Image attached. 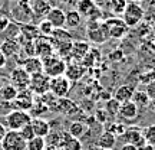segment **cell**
<instances>
[{
  "label": "cell",
  "mask_w": 155,
  "mask_h": 150,
  "mask_svg": "<svg viewBox=\"0 0 155 150\" xmlns=\"http://www.w3.org/2000/svg\"><path fill=\"white\" fill-rule=\"evenodd\" d=\"M85 29H86V36H88L89 42L95 45H102L109 39L108 28H106L105 22L102 20H88Z\"/></svg>",
  "instance_id": "1"
},
{
  "label": "cell",
  "mask_w": 155,
  "mask_h": 150,
  "mask_svg": "<svg viewBox=\"0 0 155 150\" xmlns=\"http://www.w3.org/2000/svg\"><path fill=\"white\" fill-rule=\"evenodd\" d=\"M42 64H43V74H46L49 78H56L61 77V75H65L66 62H65V59L59 58L55 54L42 59Z\"/></svg>",
  "instance_id": "2"
},
{
  "label": "cell",
  "mask_w": 155,
  "mask_h": 150,
  "mask_svg": "<svg viewBox=\"0 0 155 150\" xmlns=\"http://www.w3.org/2000/svg\"><path fill=\"white\" fill-rule=\"evenodd\" d=\"M12 15L15 22L19 25H25V23H32L35 19V13L32 10V6L29 0H19L16 2L15 7L12 9Z\"/></svg>",
  "instance_id": "3"
},
{
  "label": "cell",
  "mask_w": 155,
  "mask_h": 150,
  "mask_svg": "<svg viewBox=\"0 0 155 150\" xmlns=\"http://www.w3.org/2000/svg\"><path fill=\"white\" fill-rule=\"evenodd\" d=\"M32 121V116L29 111H22V110H10L6 114V126L9 130H15V131H20L26 124H30Z\"/></svg>",
  "instance_id": "4"
},
{
  "label": "cell",
  "mask_w": 155,
  "mask_h": 150,
  "mask_svg": "<svg viewBox=\"0 0 155 150\" xmlns=\"http://www.w3.org/2000/svg\"><path fill=\"white\" fill-rule=\"evenodd\" d=\"M144 17V9L137 2H129L122 13V20L125 22L128 28L137 26Z\"/></svg>",
  "instance_id": "5"
},
{
  "label": "cell",
  "mask_w": 155,
  "mask_h": 150,
  "mask_svg": "<svg viewBox=\"0 0 155 150\" xmlns=\"http://www.w3.org/2000/svg\"><path fill=\"white\" fill-rule=\"evenodd\" d=\"M26 140L22 137V134L15 130H7L6 136L0 141L2 150H26Z\"/></svg>",
  "instance_id": "6"
},
{
  "label": "cell",
  "mask_w": 155,
  "mask_h": 150,
  "mask_svg": "<svg viewBox=\"0 0 155 150\" xmlns=\"http://www.w3.org/2000/svg\"><path fill=\"white\" fill-rule=\"evenodd\" d=\"M76 10L82 17H86L88 20H101L102 10L99 6H96L92 0H78Z\"/></svg>",
  "instance_id": "7"
},
{
  "label": "cell",
  "mask_w": 155,
  "mask_h": 150,
  "mask_svg": "<svg viewBox=\"0 0 155 150\" xmlns=\"http://www.w3.org/2000/svg\"><path fill=\"white\" fill-rule=\"evenodd\" d=\"M50 78L43 72L33 74L30 75V82H29V89L36 95H43L49 92Z\"/></svg>",
  "instance_id": "8"
},
{
  "label": "cell",
  "mask_w": 155,
  "mask_h": 150,
  "mask_svg": "<svg viewBox=\"0 0 155 150\" xmlns=\"http://www.w3.org/2000/svg\"><path fill=\"white\" fill-rule=\"evenodd\" d=\"M49 91L55 95V97H58V98L68 97V94L71 92V81H69L65 75H61V77H56V78H50Z\"/></svg>",
  "instance_id": "9"
},
{
  "label": "cell",
  "mask_w": 155,
  "mask_h": 150,
  "mask_svg": "<svg viewBox=\"0 0 155 150\" xmlns=\"http://www.w3.org/2000/svg\"><path fill=\"white\" fill-rule=\"evenodd\" d=\"M33 45H35V56H38L40 59H45V58L55 54V46L52 44L50 38H48V36H42V35L38 36L33 40Z\"/></svg>",
  "instance_id": "10"
},
{
  "label": "cell",
  "mask_w": 155,
  "mask_h": 150,
  "mask_svg": "<svg viewBox=\"0 0 155 150\" xmlns=\"http://www.w3.org/2000/svg\"><path fill=\"white\" fill-rule=\"evenodd\" d=\"M108 28V33L109 38L112 39H121L128 33V26L125 25V22L122 20L121 17H111V19H106L104 20Z\"/></svg>",
  "instance_id": "11"
},
{
  "label": "cell",
  "mask_w": 155,
  "mask_h": 150,
  "mask_svg": "<svg viewBox=\"0 0 155 150\" xmlns=\"http://www.w3.org/2000/svg\"><path fill=\"white\" fill-rule=\"evenodd\" d=\"M33 101H35V97H33V92L30 91L29 88L26 89H20L17 92L16 98L12 101V107L15 110H22V111H29L32 106H33Z\"/></svg>",
  "instance_id": "12"
},
{
  "label": "cell",
  "mask_w": 155,
  "mask_h": 150,
  "mask_svg": "<svg viewBox=\"0 0 155 150\" xmlns=\"http://www.w3.org/2000/svg\"><path fill=\"white\" fill-rule=\"evenodd\" d=\"M125 143H129V145H134L138 150H142L144 146L147 145V141L144 139V134L139 130L138 127H129L127 128L122 136H119Z\"/></svg>",
  "instance_id": "13"
},
{
  "label": "cell",
  "mask_w": 155,
  "mask_h": 150,
  "mask_svg": "<svg viewBox=\"0 0 155 150\" xmlns=\"http://www.w3.org/2000/svg\"><path fill=\"white\" fill-rule=\"evenodd\" d=\"M29 82H30V75H29L20 65H17L12 69L10 72V84L15 85L19 91L20 89L29 88Z\"/></svg>",
  "instance_id": "14"
},
{
  "label": "cell",
  "mask_w": 155,
  "mask_h": 150,
  "mask_svg": "<svg viewBox=\"0 0 155 150\" xmlns=\"http://www.w3.org/2000/svg\"><path fill=\"white\" fill-rule=\"evenodd\" d=\"M86 69L88 68L83 65L81 61H71V64H66V69H65V77L69 79V81H73L76 82L86 74Z\"/></svg>",
  "instance_id": "15"
},
{
  "label": "cell",
  "mask_w": 155,
  "mask_h": 150,
  "mask_svg": "<svg viewBox=\"0 0 155 150\" xmlns=\"http://www.w3.org/2000/svg\"><path fill=\"white\" fill-rule=\"evenodd\" d=\"M20 67H22L29 75L43 72V64H42V59L38 58V56H26L23 61H20Z\"/></svg>",
  "instance_id": "16"
},
{
  "label": "cell",
  "mask_w": 155,
  "mask_h": 150,
  "mask_svg": "<svg viewBox=\"0 0 155 150\" xmlns=\"http://www.w3.org/2000/svg\"><path fill=\"white\" fill-rule=\"evenodd\" d=\"M56 111L65 116H75L79 111V107L75 101L69 100L68 97H63V98H58L56 101Z\"/></svg>",
  "instance_id": "17"
},
{
  "label": "cell",
  "mask_w": 155,
  "mask_h": 150,
  "mask_svg": "<svg viewBox=\"0 0 155 150\" xmlns=\"http://www.w3.org/2000/svg\"><path fill=\"white\" fill-rule=\"evenodd\" d=\"M45 17L55 29L65 26V10L62 7H50V10L46 13Z\"/></svg>",
  "instance_id": "18"
},
{
  "label": "cell",
  "mask_w": 155,
  "mask_h": 150,
  "mask_svg": "<svg viewBox=\"0 0 155 150\" xmlns=\"http://www.w3.org/2000/svg\"><path fill=\"white\" fill-rule=\"evenodd\" d=\"M59 149L61 150H83V145L81 140L72 137L68 131H62Z\"/></svg>",
  "instance_id": "19"
},
{
  "label": "cell",
  "mask_w": 155,
  "mask_h": 150,
  "mask_svg": "<svg viewBox=\"0 0 155 150\" xmlns=\"http://www.w3.org/2000/svg\"><path fill=\"white\" fill-rule=\"evenodd\" d=\"M32 127H33V131H35V136L36 137H46L48 134L52 131V127H50V123L46 121L45 118L42 117H36V118H32Z\"/></svg>",
  "instance_id": "20"
},
{
  "label": "cell",
  "mask_w": 155,
  "mask_h": 150,
  "mask_svg": "<svg viewBox=\"0 0 155 150\" xmlns=\"http://www.w3.org/2000/svg\"><path fill=\"white\" fill-rule=\"evenodd\" d=\"M118 116L124 118V120H134L138 116V107L134 104V101H127V103H122L119 107V111Z\"/></svg>",
  "instance_id": "21"
},
{
  "label": "cell",
  "mask_w": 155,
  "mask_h": 150,
  "mask_svg": "<svg viewBox=\"0 0 155 150\" xmlns=\"http://www.w3.org/2000/svg\"><path fill=\"white\" fill-rule=\"evenodd\" d=\"M91 46L88 42H83V40H76L72 44V52H71V58L75 61H82L85 55L89 52Z\"/></svg>",
  "instance_id": "22"
},
{
  "label": "cell",
  "mask_w": 155,
  "mask_h": 150,
  "mask_svg": "<svg viewBox=\"0 0 155 150\" xmlns=\"http://www.w3.org/2000/svg\"><path fill=\"white\" fill-rule=\"evenodd\" d=\"M135 92V88L132 85H128V84H124L121 87H118L116 91L114 92V98L119 103H127V101H131L132 100V95Z\"/></svg>",
  "instance_id": "23"
},
{
  "label": "cell",
  "mask_w": 155,
  "mask_h": 150,
  "mask_svg": "<svg viewBox=\"0 0 155 150\" xmlns=\"http://www.w3.org/2000/svg\"><path fill=\"white\" fill-rule=\"evenodd\" d=\"M22 49V45L17 40H3L0 44V51L3 52L6 58H12V56L19 55V52Z\"/></svg>",
  "instance_id": "24"
},
{
  "label": "cell",
  "mask_w": 155,
  "mask_h": 150,
  "mask_svg": "<svg viewBox=\"0 0 155 150\" xmlns=\"http://www.w3.org/2000/svg\"><path fill=\"white\" fill-rule=\"evenodd\" d=\"M116 145V136L111 134L109 131H104L102 134L98 136V140H96V147H101V149H114Z\"/></svg>",
  "instance_id": "25"
},
{
  "label": "cell",
  "mask_w": 155,
  "mask_h": 150,
  "mask_svg": "<svg viewBox=\"0 0 155 150\" xmlns=\"http://www.w3.org/2000/svg\"><path fill=\"white\" fill-rule=\"evenodd\" d=\"M82 23V16L79 15L76 9H71V10L65 12V26L69 29H75L81 26Z\"/></svg>",
  "instance_id": "26"
},
{
  "label": "cell",
  "mask_w": 155,
  "mask_h": 150,
  "mask_svg": "<svg viewBox=\"0 0 155 150\" xmlns=\"http://www.w3.org/2000/svg\"><path fill=\"white\" fill-rule=\"evenodd\" d=\"M2 33H3L5 40H17V39H20V36H22V33H20V25L13 20V22H10L7 25V28Z\"/></svg>",
  "instance_id": "27"
},
{
  "label": "cell",
  "mask_w": 155,
  "mask_h": 150,
  "mask_svg": "<svg viewBox=\"0 0 155 150\" xmlns=\"http://www.w3.org/2000/svg\"><path fill=\"white\" fill-rule=\"evenodd\" d=\"M19 89L12 85V84H6L3 87H0V101L3 103H12V101L16 98Z\"/></svg>",
  "instance_id": "28"
},
{
  "label": "cell",
  "mask_w": 155,
  "mask_h": 150,
  "mask_svg": "<svg viewBox=\"0 0 155 150\" xmlns=\"http://www.w3.org/2000/svg\"><path fill=\"white\" fill-rule=\"evenodd\" d=\"M66 131L71 134L72 137L81 140L85 134L88 133V126L83 124V123H81V121H73L69 124V128H68Z\"/></svg>",
  "instance_id": "29"
},
{
  "label": "cell",
  "mask_w": 155,
  "mask_h": 150,
  "mask_svg": "<svg viewBox=\"0 0 155 150\" xmlns=\"http://www.w3.org/2000/svg\"><path fill=\"white\" fill-rule=\"evenodd\" d=\"M20 33L23 38V40H35V39L40 36L38 30V26H35L32 23H25V25H20Z\"/></svg>",
  "instance_id": "30"
},
{
  "label": "cell",
  "mask_w": 155,
  "mask_h": 150,
  "mask_svg": "<svg viewBox=\"0 0 155 150\" xmlns=\"http://www.w3.org/2000/svg\"><path fill=\"white\" fill-rule=\"evenodd\" d=\"M101 59V52L98 48H91L89 49V52L85 55V58H83L82 64L85 65L86 68H94L95 67V64H98Z\"/></svg>",
  "instance_id": "31"
},
{
  "label": "cell",
  "mask_w": 155,
  "mask_h": 150,
  "mask_svg": "<svg viewBox=\"0 0 155 150\" xmlns=\"http://www.w3.org/2000/svg\"><path fill=\"white\" fill-rule=\"evenodd\" d=\"M30 6H32V10H33L35 16H46V13L52 7L49 0H33V3Z\"/></svg>",
  "instance_id": "32"
},
{
  "label": "cell",
  "mask_w": 155,
  "mask_h": 150,
  "mask_svg": "<svg viewBox=\"0 0 155 150\" xmlns=\"http://www.w3.org/2000/svg\"><path fill=\"white\" fill-rule=\"evenodd\" d=\"M132 101L134 104L138 107V110L139 108H147L150 104V98L145 94V91H135L132 95Z\"/></svg>",
  "instance_id": "33"
},
{
  "label": "cell",
  "mask_w": 155,
  "mask_h": 150,
  "mask_svg": "<svg viewBox=\"0 0 155 150\" xmlns=\"http://www.w3.org/2000/svg\"><path fill=\"white\" fill-rule=\"evenodd\" d=\"M108 5H109V9H111L112 13L116 15V16H119V15L124 13L128 2L127 0H111V2H108Z\"/></svg>",
  "instance_id": "34"
},
{
  "label": "cell",
  "mask_w": 155,
  "mask_h": 150,
  "mask_svg": "<svg viewBox=\"0 0 155 150\" xmlns=\"http://www.w3.org/2000/svg\"><path fill=\"white\" fill-rule=\"evenodd\" d=\"M119 107H121V103L119 101H116L114 97H111L109 100L106 101V104H105V110L106 114L108 116H111V117H115L118 116V111H119Z\"/></svg>",
  "instance_id": "35"
},
{
  "label": "cell",
  "mask_w": 155,
  "mask_h": 150,
  "mask_svg": "<svg viewBox=\"0 0 155 150\" xmlns=\"http://www.w3.org/2000/svg\"><path fill=\"white\" fill-rule=\"evenodd\" d=\"M46 141L43 137H33L26 143V150H45Z\"/></svg>",
  "instance_id": "36"
},
{
  "label": "cell",
  "mask_w": 155,
  "mask_h": 150,
  "mask_svg": "<svg viewBox=\"0 0 155 150\" xmlns=\"http://www.w3.org/2000/svg\"><path fill=\"white\" fill-rule=\"evenodd\" d=\"M53 29L55 28H53V26H52L46 19H43V20L38 25V30H39V33L42 35V36H48V38H49L50 35H52V32H53Z\"/></svg>",
  "instance_id": "37"
},
{
  "label": "cell",
  "mask_w": 155,
  "mask_h": 150,
  "mask_svg": "<svg viewBox=\"0 0 155 150\" xmlns=\"http://www.w3.org/2000/svg\"><path fill=\"white\" fill-rule=\"evenodd\" d=\"M142 134H144V139H145V141H147V145L155 146V124L148 126V127L142 131Z\"/></svg>",
  "instance_id": "38"
},
{
  "label": "cell",
  "mask_w": 155,
  "mask_h": 150,
  "mask_svg": "<svg viewBox=\"0 0 155 150\" xmlns=\"http://www.w3.org/2000/svg\"><path fill=\"white\" fill-rule=\"evenodd\" d=\"M19 133L22 134V137L26 140V141L32 140L33 137H36V136H35V131H33V127H32V124H26V126H25V127H23L22 130L19 131Z\"/></svg>",
  "instance_id": "39"
},
{
  "label": "cell",
  "mask_w": 155,
  "mask_h": 150,
  "mask_svg": "<svg viewBox=\"0 0 155 150\" xmlns=\"http://www.w3.org/2000/svg\"><path fill=\"white\" fill-rule=\"evenodd\" d=\"M106 131H109L111 134H114V136H122L124 134V131L127 130V127L125 126H122V124H111L108 128H105Z\"/></svg>",
  "instance_id": "40"
},
{
  "label": "cell",
  "mask_w": 155,
  "mask_h": 150,
  "mask_svg": "<svg viewBox=\"0 0 155 150\" xmlns=\"http://www.w3.org/2000/svg\"><path fill=\"white\" fill-rule=\"evenodd\" d=\"M145 94L148 95L150 101H155V81L148 82L147 88H145Z\"/></svg>",
  "instance_id": "41"
},
{
  "label": "cell",
  "mask_w": 155,
  "mask_h": 150,
  "mask_svg": "<svg viewBox=\"0 0 155 150\" xmlns=\"http://www.w3.org/2000/svg\"><path fill=\"white\" fill-rule=\"evenodd\" d=\"M96 120L101 123V124H105V121H106V118H108V114H106V111L104 110V108H99V110H96Z\"/></svg>",
  "instance_id": "42"
},
{
  "label": "cell",
  "mask_w": 155,
  "mask_h": 150,
  "mask_svg": "<svg viewBox=\"0 0 155 150\" xmlns=\"http://www.w3.org/2000/svg\"><path fill=\"white\" fill-rule=\"evenodd\" d=\"M9 23H10V20H9L7 17L3 16V15H0V33L7 28V25H9Z\"/></svg>",
  "instance_id": "43"
},
{
  "label": "cell",
  "mask_w": 155,
  "mask_h": 150,
  "mask_svg": "<svg viewBox=\"0 0 155 150\" xmlns=\"http://www.w3.org/2000/svg\"><path fill=\"white\" fill-rule=\"evenodd\" d=\"M6 133H7V128H6V126L3 124V123H0V141L3 140V137L6 136Z\"/></svg>",
  "instance_id": "44"
},
{
  "label": "cell",
  "mask_w": 155,
  "mask_h": 150,
  "mask_svg": "<svg viewBox=\"0 0 155 150\" xmlns=\"http://www.w3.org/2000/svg\"><path fill=\"white\" fill-rule=\"evenodd\" d=\"M6 64H7V58H6V56L3 55V52L0 51V69H2V68H5Z\"/></svg>",
  "instance_id": "45"
},
{
  "label": "cell",
  "mask_w": 155,
  "mask_h": 150,
  "mask_svg": "<svg viewBox=\"0 0 155 150\" xmlns=\"http://www.w3.org/2000/svg\"><path fill=\"white\" fill-rule=\"evenodd\" d=\"M121 56H122V51H115L114 54H111V59L116 61V59H121Z\"/></svg>",
  "instance_id": "46"
},
{
  "label": "cell",
  "mask_w": 155,
  "mask_h": 150,
  "mask_svg": "<svg viewBox=\"0 0 155 150\" xmlns=\"http://www.w3.org/2000/svg\"><path fill=\"white\" fill-rule=\"evenodd\" d=\"M121 150H138L137 147L134 145H129V143H124L122 145V147H121Z\"/></svg>",
  "instance_id": "47"
},
{
  "label": "cell",
  "mask_w": 155,
  "mask_h": 150,
  "mask_svg": "<svg viewBox=\"0 0 155 150\" xmlns=\"http://www.w3.org/2000/svg\"><path fill=\"white\" fill-rule=\"evenodd\" d=\"M92 2H94L96 6H99V7H101V6L106 5V2H108V0H92Z\"/></svg>",
  "instance_id": "48"
},
{
  "label": "cell",
  "mask_w": 155,
  "mask_h": 150,
  "mask_svg": "<svg viewBox=\"0 0 155 150\" xmlns=\"http://www.w3.org/2000/svg\"><path fill=\"white\" fill-rule=\"evenodd\" d=\"M45 150H61L59 147H56V146H50V145H46Z\"/></svg>",
  "instance_id": "49"
},
{
  "label": "cell",
  "mask_w": 155,
  "mask_h": 150,
  "mask_svg": "<svg viewBox=\"0 0 155 150\" xmlns=\"http://www.w3.org/2000/svg\"><path fill=\"white\" fill-rule=\"evenodd\" d=\"M155 149V146H151V145H145L144 146V149L142 150H154Z\"/></svg>",
  "instance_id": "50"
},
{
  "label": "cell",
  "mask_w": 155,
  "mask_h": 150,
  "mask_svg": "<svg viewBox=\"0 0 155 150\" xmlns=\"http://www.w3.org/2000/svg\"><path fill=\"white\" fill-rule=\"evenodd\" d=\"M91 150H112V149H101V147H96V146H95V147H92Z\"/></svg>",
  "instance_id": "51"
},
{
  "label": "cell",
  "mask_w": 155,
  "mask_h": 150,
  "mask_svg": "<svg viewBox=\"0 0 155 150\" xmlns=\"http://www.w3.org/2000/svg\"><path fill=\"white\" fill-rule=\"evenodd\" d=\"M0 81H2V74H0Z\"/></svg>",
  "instance_id": "52"
},
{
  "label": "cell",
  "mask_w": 155,
  "mask_h": 150,
  "mask_svg": "<svg viewBox=\"0 0 155 150\" xmlns=\"http://www.w3.org/2000/svg\"><path fill=\"white\" fill-rule=\"evenodd\" d=\"M13 2H19V0H13Z\"/></svg>",
  "instance_id": "53"
},
{
  "label": "cell",
  "mask_w": 155,
  "mask_h": 150,
  "mask_svg": "<svg viewBox=\"0 0 155 150\" xmlns=\"http://www.w3.org/2000/svg\"><path fill=\"white\" fill-rule=\"evenodd\" d=\"M29 2H30V0H29ZM32 2H33V0H32Z\"/></svg>",
  "instance_id": "54"
},
{
  "label": "cell",
  "mask_w": 155,
  "mask_h": 150,
  "mask_svg": "<svg viewBox=\"0 0 155 150\" xmlns=\"http://www.w3.org/2000/svg\"><path fill=\"white\" fill-rule=\"evenodd\" d=\"M154 150H155V149H154Z\"/></svg>",
  "instance_id": "55"
}]
</instances>
